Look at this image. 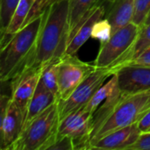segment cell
Listing matches in <instances>:
<instances>
[{"mask_svg": "<svg viewBox=\"0 0 150 150\" xmlns=\"http://www.w3.org/2000/svg\"><path fill=\"white\" fill-rule=\"evenodd\" d=\"M142 132L139 128L138 123L127 127L116 130L105 137L94 142L91 149L102 150H129L134 145Z\"/></svg>", "mask_w": 150, "mask_h": 150, "instance_id": "cell-13", "label": "cell"}, {"mask_svg": "<svg viewBox=\"0 0 150 150\" xmlns=\"http://www.w3.org/2000/svg\"><path fill=\"white\" fill-rule=\"evenodd\" d=\"M150 11V0H136L132 22L142 28Z\"/></svg>", "mask_w": 150, "mask_h": 150, "instance_id": "cell-23", "label": "cell"}, {"mask_svg": "<svg viewBox=\"0 0 150 150\" xmlns=\"http://www.w3.org/2000/svg\"><path fill=\"white\" fill-rule=\"evenodd\" d=\"M129 150H150V132L142 133L138 142Z\"/></svg>", "mask_w": 150, "mask_h": 150, "instance_id": "cell-26", "label": "cell"}, {"mask_svg": "<svg viewBox=\"0 0 150 150\" xmlns=\"http://www.w3.org/2000/svg\"><path fill=\"white\" fill-rule=\"evenodd\" d=\"M149 132H150V131H149Z\"/></svg>", "mask_w": 150, "mask_h": 150, "instance_id": "cell-31", "label": "cell"}, {"mask_svg": "<svg viewBox=\"0 0 150 150\" xmlns=\"http://www.w3.org/2000/svg\"><path fill=\"white\" fill-rule=\"evenodd\" d=\"M116 68H96L71 93V95L64 99L58 101L60 120L83 107H84L99 88L104 84L105 81L115 74Z\"/></svg>", "mask_w": 150, "mask_h": 150, "instance_id": "cell-5", "label": "cell"}, {"mask_svg": "<svg viewBox=\"0 0 150 150\" xmlns=\"http://www.w3.org/2000/svg\"><path fill=\"white\" fill-rule=\"evenodd\" d=\"M118 88L124 95H134L150 91V67L133 63L116 68Z\"/></svg>", "mask_w": 150, "mask_h": 150, "instance_id": "cell-9", "label": "cell"}, {"mask_svg": "<svg viewBox=\"0 0 150 150\" xmlns=\"http://www.w3.org/2000/svg\"><path fill=\"white\" fill-rule=\"evenodd\" d=\"M150 24V11L149 13V15H148V17H147V18H146V21H145V23H144V25H149ZM143 25V26H144Z\"/></svg>", "mask_w": 150, "mask_h": 150, "instance_id": "cell-29", "label": "cell"}, {"mask_svg": "<svg viewBox=\"0 0 150 150\" xmlns=\"http://www.w3.org/2000/svg\"><path fill=\"white\" fill-rule=\"evenodd\" d=\"M69 5L70 0H59L45 11L31 66L44 69L65 54L69 35Z\"/></svg>", "mask_w": 150, "mask_h": 150, "instance_id": "cell-1", "label": "cell"}, {"mask_svg": "<svg viewBox=\"0 0 150 150\" xmlns=\"http://www.w3.org/2000/svg\"><path fill=\"white\" fill-rule=\"evenodd\" d=\"M43 69L27 66L22 72L11 80V99L27 114L28 105L35 92Z\"/></svg>", "mask_w": 150, "mask_h": 150, "instance_id": "cell-10", "label": "cell"}, {"mask_svg": "<svg viewBox=\"0 0 150 150\" xmlns=\"http://www.w3.org/2000/svg\"><path fill=\"white\" fill-rule=\"evenodd\" d=\"M27 114L11 99L5 114L0 118V149L11 150L19 139L25 123Z\"/></svg>", "mask_w": 150, "mask_h": 150, "instance_id": "cell-11", "label": "cell"}, {"mask_svg": "<svg viewBox=\"0 0 150 150\" xmlns=\"http://www.w3.org/2000/svg\"><path fill=\"white\" fill-rule=\"evenodd\" d=\"M129 63L150 67V46L148 48H146L135 60H134L133 62H131ZM127 64H128V63H127Z\"/></svg>", "mask_w": 150, "mask_h": 150, "instance_id": "cell-27", "label": "cell"}, {"mask_svg": "<svg viewBox=\"0 0 150 150\" xmlns=\"http://www.w3.org/2000/svg\"><path fill=\"white\" fill-rule=\"evenodd\" d=\"M140 31L141 28L131 22L112 33L109 40L101 44L94 65L97 68L117 66L135 42Z\"/></svg>", "mask_w": 150, "mask_h": 150, "instance_id": "cell-6", "label": "cell"}, {"mask_svg": "<svg viewBox=\"0 0 150 150\" xmlns=\"http://www.w3.org/2000/svg\"><path fill=\"white\" fill-rule=\"evenodd\" d=\"M44 18L45 11L1 44L0 80L2 82L12 80L27 66L33 64Z\"/></svg>", "mask_w": 150, "mask_h": 150, "instance_id": "cell-2", "label": "cell"}, {"mask_svg": "<svg viewBox=\"0 0 150 150\" xmlns=\"http://www.w3.org/2000/svg\"><path fill=\"white\" fill-rule=\"evenodd\" d=\"M105 12L104 4H100L83 17L75 29L69 33L65 54L75 55L77 53L80 47L91 37L95 24L99 19L105 18Z\"/></svg>", "mask_w": 150, "mask_h": 150, "instance_id": "cell-12", "label": "cell"}, {"mask_svg": "<svg viewBox=\"0 0 150 150\" xmlns=\"http://www.w3.org/2000/svg\"><path fill=\"white\" fill-rule=\"evenodd\" d=\"M59 61L54 62L43 69L40 78V82L47 91L53 92L54 94L57 95L60 98L59 85H58V62Z\"/></svg>", "mask_w": 150, "mask_h": 150, "instance_id": "cell-20", "label": "cell"}, {"mask_svg": "<svg viewBox=\"0 0 150 150\" xmlns=\"http://www.w3.org/2000/svg\"><path fill=\"white\" fill-rule=\"evenodd\" d=\"M34 2L35 0H20L18 2L8 27L4 33L1 34V44L8 40L11 35L18 32L24 26V24Z\"/></svg>", "mask_w": 150, "mask_h": 150, "instance_id": "cell-16", "label": "cell"}, {"mask_svg": "<svg viewBox=\"0 0 150 150\" xmlns=\"http://www.w3.org/2000/svg\"><path fill=\"white\" fill-rule=\"evenodd\" d=\"M60 124L58 101L27 122L11 150H48L57 137Z\"/></svg>", "mask_w": 150, "mask_h": 150, "instance_id": "cell-3", "label": "cell"}, {"mask_svg": "<svg viewBox=\"0 0 150 150\" xmlns=\"http://www.w3.org/2000/svg\"><path fill=\"white\" fill-rule=\"evenodd\" d=\"M48 150H75L73 140L67 136L56 137Z\"/></svg>", "mask_w": 150, "mask_h": 150, "instance_id": "cell-25", "label": "cell"}, {"mask_svg": "<svg viewBox=\"0 0 150 150\" xmlns=\"http://www.w3.org/2000/svg\"><path fill=\"white\" fill-rule=\"evenodd\" d=\"M118 88L117 83V76L114 74L112 77L105 83L103 84L99 90L95 93V95L92 97V98L90 100V102L84 106L85 109L89 112H91L92 114L97 111V109L100 106V105L107 99Z\"/></svg>", "mask_w": 150, "mask_h": 150, "instance_id": "cell-19", "label": "cell"}, {"mask_svg": "<svg viewBox=\"0 0 150 150\" xmlns=\"http://www.w3.org/2000/svg\"><path fill=\"white\" fill-rule=\"evenodd\" d=\"M112 34V28L107 18H103L99 19L94 25L91 38L98 40L101 44L109 40Z\"/></svg>", "mask_w": 150, "mask_h": 150, "instance_id": "cell-22", "label": "cell"}, {"mask_svg": "<svg viewBox=\"0 0 150 150\" xmlns=\"http://www.w3.org/2000/svg\"><path fill=\"white\" fill-rule=\"evenodd\" d=\"M136 0H113L105 18L110 22L112 33L130 24L133 20Z\"/></svg>", "mask_w": 150, "mask_h": 150, "instance_id": "cell-14", "label": "cell"}, {"mask_svg": "<svg viewBox=\"0 0 150 150\" xmlns=\"http://www.w3.org/2000/svg\"><path fill=\"white\" fill-rule=\"evenodd\" d=\"M150 46V24L146 25L141 28V31L139 33V35L132 46V47L127 51V53L125 54V56L122 58V60L120 62V63L115 66V68L129 63L135 60L146 48H148Z\"/></svg>", "mask_w": 150, "mask_h": 150, "instance_id": "cell-17", "label": "cell"}, {"mask_svg": "<svg viewBox=\"0 0 150 150\" xmlns=\"http://www.w3.org/2000/svg\"><path fill=\"white\" fill-rule=\"evenodd\" d=\"M20 0H0V33H4Z\"/></svg>", "mask_w": 150, "mask_h": 150, "instance_id": "cell-21", "label": "cell"}, {"mask_svg": "<svg viewBox=\"0 0 150 150\" xmlns=\"http://www.w3.org/2000/svg\"><path fill=\"white\" fill-rule=\"evenodd\" d=\"M59 99L60 98L57 95L47 91L39 81L35 92L28 105L26 123L42 113L52 105L59 101Z\"/></svg>", "mask_w": 150, "mask_h": 150, "instance_id": "cell-15", "label": "cell"}, {"mask_svg": "<svg viewBox=\"0 0 150 150\" xmlns=\"http://www.w3.org/2000/svg\"><path fill=\"white\" fill-rule=\"evenodd\" d=\"M106 1H108V2H112V1H113V0H106Z\"/></svg>", "mask_w": 150, "mask_h": 150, "instance_id": "cell-30", "label": "cell"}, {"mask_svg": "<svg viewBox=\"0 0 150 150\" xmlns=\"http://www.w3.org/2000/svg\"><path fill=\"white\" fill-rule=\"evenodd\" d=\"M96 68L94 63L84 62L78 59L76 54H64L58 62L59 100L68 98Z\"/></svg>", "mask_w": 150, "mask_h": 150, "instance_id": "cell-7", "label": "cell"}, {"mask_svg": "<svg viewBox=\"0 0 150 150\" xmlns=\"http://www.w3.org/2000/svg\"><path fill=\"white\" fill-rule=\"evenodd\" d=\"M57 1H59V0H35L24 25H26L27 23H29L31 20H33L35 18L41 15L49 5H51L53 3L57 2Z\"/></svg>", "mask_w": 150, "mask_h": 150, "instance_id": "cell-24", "label": "cell"}, {"mask_svg": "<svg viewBox=\"0 0 150 150\" xmlns=\"http://www.w3.org/2000/svg\"><path fill=\"white\" fill-rule=\"evenodd\" d=\"M103 0H70L69 5V33L75 29L83 17Z\"/></svg>", "mask_w": 150, "mask_h": 150, "instance_id": "cell-18", "label": "cell"}, {"mask_svg": "<svg viewBox=\"0 0 150 150\" xmlns=\"http://www.w3.org/2000/svg\"><path fill=\"white\" fill-rule=\"evenodd\" d=\"M139 128L142 133H148L150 131V109L146 112V114L138 122Z\"/></svg>", "mask_w": 150, "mask_h": 150, "instance_id": "cell-28", "label": "cell"}, {"mask_svg": "<svg viewBox=\"0 0 150 150\" xmlns=\"http://www.w3.org/2000/svg\"><path fill=\"white\" fill-rule=\"evenodd\" d=\"M149 109L150 91L134 95H124L99 127L91 142V147L94 142L105 135L138 123Z\"/></svg>", "mask_w": 150, "mask_h": 150, "instance_id": "cell-4", "label": "cell"}, {"mask_svg": "<svg viewBox=\"0 0 150 150\" xmlns=\"http://www.w3.org/2000/svg\"><path fill=\"white\" fill-rule=\"evenodd\" d=\"M92 115L85 107L67 115L60 120L57 137L71 138L75 150L91 149Z\"/></svg>", "mask_w": 150, "mask_h": 150, "instance_id": "cell-8", "label": "cell"}]
</instances>
